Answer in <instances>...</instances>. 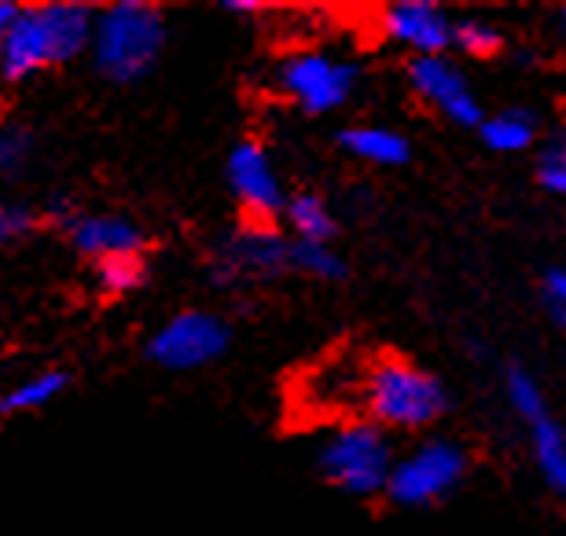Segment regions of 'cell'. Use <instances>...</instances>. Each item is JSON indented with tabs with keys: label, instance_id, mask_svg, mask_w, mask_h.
I'll use <instances>...</instances> for the list:
<instances>
[{
	"label": "cell",
	"instance_id": "obj_1",
	"mask_svg": "<svg viewBox=\"0 0 566 536\" xmlns=\"http://www.w3.org/2000/svg\"><path fill=\"white\" fill-rule=\"evenodd\" d=\"M93 27L96 8L74 4V0L19 4V15L0 44V77L27 82L33 74L77 60L93 44Z\"/></svg>",
	"mask_w": 566,
	"mask_h": 536
},
{
	"label": "cell",
	"instance_id": "obj_2",
	"mask_svg": "<svg viewBox=\"0 0 566 536\" xmlns=\"http://www.w3.org/2000/svg\"><path fill=\"white\" fill-rule=\"evenodd\" d=\"M360 408L379 430H423L449 412V393L438 375L394 353H379L365 364Z\"/></svg>",
	"mask_w": 566,
	"mask_h": 536
},
{
	"label": "cell",
	"instance_id": "obj_3",
	"mask_svg": "<svg viewBox=\"0 0 566 536\" xmlns=\"http://www.w3.org/2000/svg\"><path fill=\"white\" fill-rule=\"evenodd\" d=\"M166 52V15L147 0H118L96 11L93 66L115 85H137L155 71Z\"/></svg>",
	"mask_w": 566,
	"mask_h": 536
},
{
	"label": "cell",
	"instance_id": "obj_4",
	"mask_svg": "<svg viewBox=\"0 0 566 536\" xmlns=\"http://www.w3.org/2000/svg\"><path fill=\"white\" fill-rule=\"evenodd\" d=\"M316 466L335 488L349 496H376L387 493L394 474L390 441L376 423H346L316 452Z\"/></svg>",
	"mask_w": 566,
	"mask_h": 536
},
{
	"label": "cell",
	"instance_id": "obj_5",
	"mask_svg": "<svg viewBox=\"0 0 566 536\" xmlns=\"http://www.w3.org/2000/svg\"><path fill=\"white\" fill-rule=\"evenodd\" d=\"M463 471H468V455L460 444L427 441L394 463L387 496L401 507H427L434 500H446L463 482Z\"/></svg>",
	"mask_w": 566,
	"mask_h": 536
},
{
	"label": "cell",
	"instance_id": "obj_6",
	"mask_svg": "<svg viewBox=\"0 0 566 536\" xmlns=\"http://www.w3.org/2000/svg\"><path fill=\"white\" fill-rule=\"evenodd\" d=\"M276 88L305 114H327L343 107L357 88V66L321 52L287 55L276 71Z\"/></svg>",
	"mask_w": 566,
	"mask_h": 536
},
{
	"label": "cell",
	"instance_id": "obj_7",
	"mask_svg": "<svg viewBox=\"0 0 566 536\" xmlns=\"http://www.w3.org/2000/svg\"><path fill=\"white\" fill-rule=\"evenodd\" d=\"M504 390H507V401L515 408V416L523 419L530 430V449H534L537 471L545 474L548 488L566 504V433L556 419H552L545 393H541V386L530 379V371L523 368L507 371Z\"/></svg>",
	"mask_w": 566,
	"mask_h": 536
},
{
	"label": "cell",
	"instance_id": "obj_8",
	"mask_svg": "<svg viewBox=\"0 0 566 536\" xmlns=\"http://www.w3.org/2000/svg\"><path fill=\"white\" fill-rule=\"evenodd\" d=\"M224 349H229V324L213 313L191 309L177 313L155 330L147 341V360L166 371H196L218 360Z\"/></svg>",
	"mask_w": 566,
	"mask_h": 536
},
{
	"label": "cell",
	"instance_id": "obj_9",
	"mask_svg": "<svg viewBox=\"0 0 566 536\" xmlns=\"http://www.w3.org/2000/svg\"><path fill=\"white\" fill-rule=\"evenodd\" d=\"M229 188L240 210L247 217V224L258 228H273L276 217L287 210V196L273 169V158L258 140H240L229 155Z\"/></svg>",
	"mask_w": 566,
	"mask_h": 536
},
{
	"label": "cell",
	"instance_id": "obj_10",
	"mask_svg": "<svg viewBox=\"0 0 566 536\" xmlns=\"http://www.w3.org/2000/svg\"><path fill=\"white\" fill-rule=\"evenodd\" d=\"M291 269V239L280 235L276 228H240L229 243L221 246L218 269L213 276L221 283H240V280H273Z\"/></svg>",
	"mask_w": 566,
	"mask_h": 536
},
{
	"label": "cell",
	"instance_id": "obj_11",
	"mask_svg": "<svg viewBox=\"0 0 566 536\" xmlns=\"http://www.w3.org/2000/svg\"><path fill=\"white\" fill-rule=\"evenodd\" d=\"M409 82L430 107H438L449 122L457 125H482V107L471 96L463 74L446 55H416L409 63Z\"/></svg>",
	"mask_w": 566,
	"mask_h": 536
},
{
	"label": "cell",
	"instance_id": "obj_12",
	"mask_svg": "<svg viewBox=\"0 0 566 536\" xmlns=\"http://www.w3.org/2000/svg\"><path fill=\"white\" fill-rule=\"evenodd\" d=\"M382 30L416 55H441L452 44V19L427 0H401L382 11Z\"/></svg>",
	"mask_w": 566,
	"mask_h": 536
},
{
	"label": "cell",
	"instance_id": "obj_13",
	"mask_svg": "<svg viewBox=\"0 0 566 536\" xmlns=\"http://www.w3.org/2000/svg\"><path fill=\"white\" fill-rule=\"evenodd\" d=\"M66 235L77 254L93 258V261H107V258H129V254H144L147 239L140 232L137 221L118 213H82L66 221Z\"/></svg>",
	"mask_w": 566,
	"mask_h": 536
},
{
	"label": "cell",
	"instance_id": "obj_14",
	"mask_svg": "<svg viewBox=\"0 0 566 536\" xmlns=\"http://www.w3.org/2000/svg\"><path fill=\"white\" fill-rule=\"evenodd\" d=\"M338 147L371 166H405L412 155L409 140L394 129H382V125H354V129H343L338 133Z\"/></svg>",
	"mask_w": 566,
	"mask_h": 536
},
{
	"label": "cell",
	"instance_id": "obj_15",
	"mask_svg": "<svg viewBox=\"0 0 566 536\" xmlns=\"http://www.w3.org/2000/svg\"><path fill=\"white\" fill-rule=\"evenodd\" d=\"M283 221L291 228V239L298 243H324L332 246L335 239V217L327 210V202L313 191H302V196L287 199V210H283Z\"/></svg>",
	"mask_w": 566,
	"mask_h": 536
},
{
	"label": "cell",
	"instance_id": "obj_16",
	"mask_svg": "<svg viewBox=\"0 0 566 536\" xmlns=\"http://www.w3.org/2000/svg\"><path fill=\"white\" fill-rule=\"evenodd\" d=\"M534 140H537V125L526 111H501L482 122V144L490 151H504V155L526 151Z\"/></svg>",
	"mask_w": 566,
	"mask_h": 536
},
{
	"label": "cell",
	"instance_id": "obj_17",
	"mask_svg": "<svg viewBox=\"0 0 566 536\" xmlns=\"http://www.w3.org/2000/svg\"><path fill=\"white\" fill-rule=\"evenodd\" d=\"M66 390V375L63 371H44L33 375V379L19 382L15 390L0 393V419L8 416H22V412H38V408L52 404L55 397Z\"/></svg>",
	"mask_w": 566,
	"mask_h": 536
},
{
	"label": "cell",
	"instance_id": "obj_18",
	"mask_svg": "<svg viewBox=\"0 0 566 536\" xmlns=\"http://www.w3.org/2000/svg\"><path fill=\"white\" fill-rule=\"evenodd\" d=\"M147 276L144 269V254H129V258H107V261H96L93 269V280H96V291L107 294V298H122V294L137 291Z\"/></svg>",
	"mask_w": 566,
	"mask_h": 536
},
{
	"label": "cell",
	"instance_id": "obj_19",
	"mask_svg": "<svg viewBox=\"0 0 566 536\" xmlns=\"http://www.w3.org/2000/svg\"><path fill=\"white\" fill-rule=\"evenodd\" d=\"M291 269L302 272V276H313V280H343L346 276L343 258H338L332 246L298 243V239H291Z\"/></svg>",
	"mask_w": 566,
	"mask_h": 536
},
{
	"label": "cell",
	"instance_id": "obj_20",
	"mask_svg": "<svg viewBox=\"0 0 566 536\" xmlns=\"http://www.w3.org/2000/svg\"><path fill=\"white\" fill-rule=\"evenodd\" d=\"M38 155V140L22 125H0V177H22Z\"/></svg>",
	"mask_w": 566,
	"mask_h": 536
},
{
	"label": "cell",
	"instance_id": "obj_21",
	"mask_svg": "<svg viewBox=\"0 0 566 536\" xmlns=\"http://www.w3.org/2000/svg\"><path fill=\"white\" fill-rule=\"evenodd\" d=\"M452 44H457L463 55H474V60H493V55L504 49V38L482 19H460V22H452Z\"/></svg>",
	"mask_w": 566,
	"mask_h": 536
},
{
	"label": "cell",
	"instance_id": "obj_22",
	"mask_svg": "<svg viewBox=\"0 0 566 536\" xmlns=\"http://www.w3.org/2000/svg\"><path fill=\"white\" fill-rule=\"evenodd\" d=\"M33 228V210L19 207V202H4L0 199V243H11V239H22Z\"/></svg>",
	"mask_w": 566,
	"mask_h": 536
},
{
	"label": "cell",
	"instance_id": "obj_23",
	"mask_svg": "<svg viewBox=\"0 0 566 536\" xmlns=\"http://www.w3.org/2000/svg\"><path fill=\"white\" fill-rule=\"evenodd\" d=\"M541 185H545L552 196L566 199V147H552L541 162Z\"/></svg>",
	"mask_w": 566,
	"mask_h": 536
},
{
	"label": "cell",
	"instance_id": "obj_24",
	"mask_svg": "<svg viewBox=\"0 0 566 536\" xmlns=\"http://www.w3.org/2000/svg\"><path fill=\"white\" fill-rule=\"evenodd\" d=\"M545 302L552 320L566 330V272H548L545 276Z\"/></svg>",
	"mask_w": 566,
	"mask_h": 536
},
{
	"label": "cell",
	"instance_id": "obj_25",
	"mask_svg": "<svg viewBox=\"0 0 566 536\" xmlns=\"http://www.w3.org/2000/svg\"><path fill=\"white\" fill-rule=\"evenodd\" d=\"M19 15V4H11V0H0V44H4L8 38V30H11V22H15Z\"/></svg>",
	"mask_w": 566,
	"mask_h": 536
},
{
	"label": "cell",
	"instance_id": "obj_26",
	"mask_svg": "<svg viewBox=\"0 0 566 536\" xmlns=\"http://www.w3.org/2000/svg\"><path fill=\"white\" fill-rule=\"evenodd\" d=\"M224 8L235 11V15H254V11H262V4H254V0H229Z\"/></svg>",
	"mask_w": 566,
	"mask_h": 536
},
{
	"label": "cell",
	"instance_id": "obj_27",
	"mask_svg": "<svg viewBox=\"0 0 566 536\" xmlns=\"http://www.w3.org/2000/svg\"><path fill=\"white\" fill-rule=\"evenodd\" d=\"M563 27H566V8H563Z\"/></svg>",
	"mask_w": 566,
	"mask_h": 536
}]
</instances>
